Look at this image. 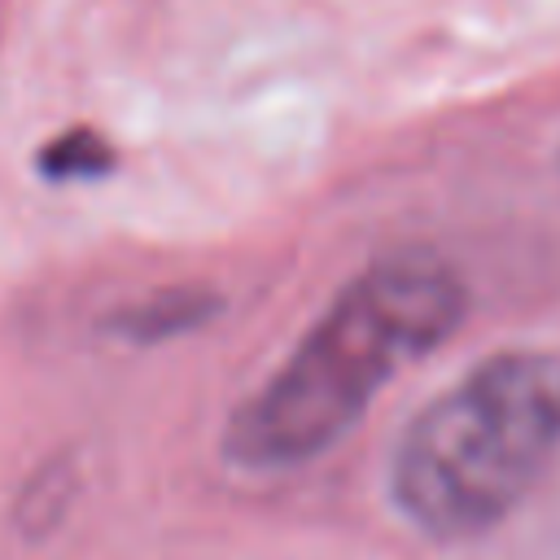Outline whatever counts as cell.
Instances as JSON below:
<instances>
[{
  "label": "cell",
  "mask_w": 560,
  "mask_h": 560,
  "mask_svg": "<svg viewBox=\"0 0 560 560\" xmlns=\"http://www.w3.org/2000/svg\"><path fill=\"white\" fill-rule=\"evenodd\" d=\"M468 315V284L433 249H389L354 271L284 363L228 416L223 459L284 472L337 446L376 394Z\"/></svg>",
  "instance_id": "1"
},
{
  "label": "cell",
  "mask_w": 560,
  "mask_h": 560,
  "mask_svg": "<svg viewBox=\"0 0 560 560\" xmlns=\"http://www.w3.org/2000/svg\"><path fill=\"white\" fill-rule=\"evenodd\" d=\"M219 311V298L210 289H162L140 298L136 306H127L118 315V332L131 341H166L175 332H188L197 324H206Z\"/></svg>",
  "instance_id": "3"
},
{
  "label": "cell",
  "mask_w": 560,
  "mask_h": 560,
  "mask_svg": "<svg viewBox=\"0 0 560 560\" xmlns=\"http://www.w3.org/2000/svg\"><path fill=\"white\" fill-rule=\"evenodd\" d=\"M556 455L560 350H494L411 416L389 459V494L416 534L468 542L512 516Z\"/></svg>",
  "instance_id": "2"
},
{
  "label": "cell",
  "mask_w": 560,
  "mask_h": 560,
  "mask_svg": "<svg viewBox=\"0 0 560 560\" xmlns=\"http://www.w3.org/2000/svg\"><path fill=\"white\" fill-rule=\"evenodd\" d=\"M109 166H114V144L92 127L61 131L39 149V175L57 179V184L61 179H96Z\"/></svg>",
  "instance_id": "4"
}]
</instances>
